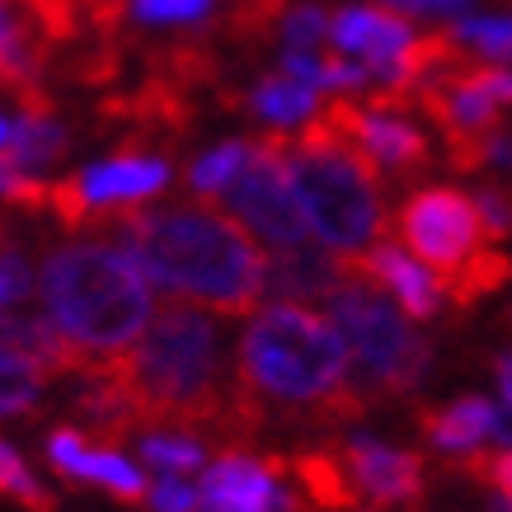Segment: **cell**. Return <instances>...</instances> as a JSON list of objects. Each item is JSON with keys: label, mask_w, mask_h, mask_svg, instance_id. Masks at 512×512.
Wrapping results in <instances>:
<instances>
[{"label": "cell", "mask_w": 512, "mask_h": 512, "mask_svg": "<svg viewBox=\"0 0 512 512\" xmlns=\"http://www.w3.org/2000/svg\"><path fill=\"white\" fill-rule=\"evenodd\" d=\"M104 367L127 395L137 433L179 428L198 433L202 442L217 437L226 447H245L249 437H259L226 381V334L198 301H165L141 339Z\"/></svg>", "instance_id": "cell-1"}, {"label": "cell", "mask_w": 512, "mask_h": 512, "mask_svg": "<svg viewBox=\"0 0 512 512\" xmlns=\"http://www.w3.org/2000/svg\"><path fill=\"white\" fill-rule=\"evenodd\" d=\"M231 386L259 433L278 414L339 428L372 409L367 395L353 386V362L339 325L301 301H273L259 315H249L235 343Z\"/></svg>", "instance_id": "cell-2"}, {"label": "cell", "mask_w": 512, "mask_h": 512, "mask_svg": "<svg viewBox=\"0 0 512 512\" xmlns=\"http://www.w3.org/2000/svg\"><path fill=\"white\" fill-rule=\"evenodd\" d=\"M109 231L141 264V273L170 287L184 301H198L217 315H249L264 296L268 259L245 231V221L217 212L207 198L170 207H118Z\"/></svg>", "instance_id": "cell-3"}, {"label": "cell", "mask_w": 512, "mask_h": 512, "mask_svg": "<svg viewBox=\"0 0 512 512\" xmlns=\"http://www.w3.org/2000/svg\"><path fill=\"white\" fill-rule=\"evenodd\" d=\"M47 320L85 362H113L151 325V278L118 240H71L47 249L38 273Z\"/></svg>", "instance_id": "cell-4"}, {"label": "cell", "mask_w": 512, "mask_h": 512, "mask_svg": "<svg viewBox=\"0 0 512 512\" xmlns=\"http://www.w3.org/2000/svg\"><path fill=\"white\" fill-rule=\"evenodd\" d=\"M282 156L292 170L296 198L306 207L315 240L334 254H362L381 235V170L343 137L334 123L311 118L301 137L282 141Z\"/></svg>", "instance_id": "cell-5"}, {"label": "cell", "mask_w": 512, "mask_h": 512, "mask_svg": "<svg viewBox=\"0 0 512 512\" xmlns=\"http://www.w3.org/2000/svg\"><path fill=\"white\" fill-rule=\"evenodd\" d=\"M329 320L339 325L353 362V386L367 404L400 400L433 372V343L409 325V315L372 278L343 259V282L329 292Z\"/></svg>", "instance_id": "cell-6"}, {"label": "cell", "mask_w": 512, "mask_h": 512, "mask_svg": "<svg viewBox=\"0 0 512 512\" xmlns=\"http://www.w3.org/2000/svg\"><path fill=\"white\" fill-rule=\"evenodd\" d=\"M282 141H287V132L254 137V151H249L245 170L235 174V184L226 188V198H231L235 217L245 221L264 245L301 249V245H315V231H311V221H306L301 198H296L292 170H287V156H282Z\"/></svg>", "instance_id": "cell-7"}, {"label": "cell", "mask_w": 512, "mask_h": 512, "mask_svg": "<svg viewBox=\"0 0 512 512\" xmlns=\"http://www.w3.org/2000/svg\"><path fill=\"white\" fill-rule=\"evenodd\" d=\"M395 231L414 259L437 273V282L456 273L466 264L470 254H480V235H484V221H480V207L470 193L461 188H447V184H428V188H414L409 198L395 207Z\"/></svg>", "instance_id": "cell-8"}, {"label": "cell", "mask_w": 512, "mask_h": 512, "mask_svg": "<svg viewBox=\"0 0 512 512\" xmlns=\"http://www.w3.org/2000/svg\"><path fill=\"white\" fill-rule=\"evenodd\" d=\"M414 104L437 123L442 141L466 137V132H494L503 127L498 118L512 109V66L461 57L423 80L414 90Z\"/></svg>", "instance_id": "cell-9"}, {"label": "cell", "mask_w": 512, "mask_h": 512, "mask_svg": "<svg viewBox=\"0 0 512 512\" xmlns=\"http://www.w3.org/2000/svg\"><path fill=\"white\" fill-rule=\"evenodd\" d=\"M282 480H287V456L226 447L202 475L198 512H315Z\"/></svg>", "instance_id": "cell-10"}, {"label": "cell", "mask_w": 512, "mask_h": 512, "mask_svg": "<svg viewBox=\"0 0 512 512\" xmlns=\"http://www.w3.org/2000/svg\"><path fill=\"white\" fill-rule=\"evenodd\" d=\"M325 123H334L343 137L353 141L376 170L390 174H419L433 165V141L419 123H409L404 109H386V104H353V99H334L320 109Z\"/></svg>", "instance_id": "cell-11"}, {"label": "cell", "mask_w": 512, "mask_h": 512, "mask_svg": "<svg viewBox=\"0 0 512 512\" xmlns=\"http://www.w3.org/2000/svg\"><path fill=\"white\" fill-rule=\"evenodd\" d=\"M339 456L353 475L362 503L404 512H419L428 503V461L419 451L390 447L381 437H343Z\"/></svg>", "instance_id": "cell-12"}, {"label": "cell", "mask_w": 512, "mask_h": 512, "mask_svg": "<svg viewBox=\"0 0 512 512\" xmlns=\"http://www.w3.org/2000/svg\"><path fill=\"white\" fill-rule=\"evenodd\" d=\"M165 184H170V165L160 156H132V151L71 174V188L85 202L94 226H109V212H118V207L151 202L156 193H165Z\"/></svg>", "instance_id": "cell-13"}, {"label": "cell", "mask_w": 512, "mask_h": 512, "mask_svg": "<svg viewBox=\"0 0 512 512\" xmlns=\"http://www.w3.org/2000/svg\"><path fill=\"white\" fill-rule=\"evenodd\" d=\"M47 466L71 484H99L118 503H146V494H151L146 480H141V470L127 456H118V447H104V442H94L80 428L47 433Z\"/></svg>", "instance_id": "cell-14"}, {"label": "cell", "mask_w": 512, "mask_h": 512, "mask_svg": "<svg viewBox=\"0 0 512 512\" xmlns=\"http://www.w3.org/2000/svg\"><path fill=\"white\" fill-rule=\"evenodd\" d=\"M414 38H419L414 24L400 10H390V5H348V10L329 19V43L348 52V57H357V62H367L372 85L386 80V71L400 62L404 47Z\"/></svg>", "instance_id": "cell-15"}, {"label": "cell", "mask_w": 512, "mask_h": 512, "mask_svg": "<svg viewBox=\"0 0 512 512\" xmlns=\"http://www.w3.org/2000/svg\"><path fill=\"white\" fill-rule=\"evenodd\" d=\"M343 259H348L362 278H372L409 320H433V315L447 306V301H442V282H437L433 268H423L409 249L390 245V240H376V245H367L362 254H343Z\"/></svg>", "instance_id": "cell-16"}, {"label": "cell", "mask_w": 512, "mask_h": 512, "mask_svg": "<svg viewBox=\"0 0 512 512\" xmlns=\"http://www.w3.org/2000/svg\"><path fill=\"white\" fill-rule=\"evenodd\" d=\"M343 282V254L320 245H301V249H273L268 259V278L264 292L273 301H329V292Z\"/></svg>", "instance_id": "cell-17"}, {"label": "cell", "mask_w": 512, "mask_h": 512, "mask_svg": "<svg viewBox=\"0 0 512 512\" xmlns=\"http://www.w3.org/2000/svg\"><path fill=\"white\" fill-rule=\"evenodd\" d=\"M494 423H498V409L484 395H456L447 404H423L414 414L419 437L433 451H447V456L475 451L484 437H494Z\"/></svg>", "instance_id": "cell-18"}, {"label": "cell", "mask_w": 512, "mask_h": 512, "mask_svg": "<svg viewBox=\"0 0 512 512\" xmlns=\"http://www.w3.org/2000/svg\"><path fill=\"white\" fill-rule=\"evenodd\" d=\"M287 475L296 480V494L306 498L315 512H357L362 508V494H357L353 475L343 466L339 442L292 451V456H287Z\"/></svg>", "instance_id": "cell-19"}, {"label": "cell", "mask_w": 512, "mask_h": 512, "mask_svg": "<svg viewBox=\"0 0 512 512\" xmlns=\"http://www.w3.org/2000/svg\"><path fill=\"white\" fill-rule=\"evenodd\" d=\"M231 104H245L254 118H264L273 127H292V123H311V113L320 109V90L306 85V80L287 76V71H273V76L254 80Z\"/></svg>", "instance_id": "cell-20"}, {"label": "cell", "mask_w": 512, "mask_h": 512, "mask_svg": "<svg viewBox=\"0 0 512 512\" xmlns=\"http://www.w3.org/2000/svg\"><path fill=\"white\" fill-rule=\"evenodd\" d=\"M512 282V259L503 249H480V254H470L466 264L447 273L442 278V301H447L456 315L475 311L480 301H489L494 292H503Z\"/></svg>", "instance_id": "cell-21"}, {"label": "cell", "mask_w": 512, "mask_h": 512, "mask_svg": "<svg viewBox=\"0 0 512 512\" xmlns=\"http://www.w3.org/2000/svg\"><path fill=\"white\" fill-rule=\"evenodd\" d=\"M66 146H71V127L57 118V109H24L10 132V156L24 174H33L38 165H57Z\"/></svg>", "instance_id": "cell-22"}, {"label": "cell", "mask_w": 512, "mask_h": 512, "mask_svg": "<svg viewBox=\"0 0 512 512\" xmlns=\"http://www.w3.org/2000/svg\"><path fill=\"white\" fill-rule=\"evenodd\" d=\"M141 456L160 475H193V470L207 466V442L198 433L160 428V433H141Z\"/></svg>", "instance_id": "cell-23"}, {"label": "cell", "mask_w": 512, "mask_h": 512, "mask_svg": "<svg viewBox=\"0 0 512 512\" xmlns=\"http://www.w3.org/2000/svg\"><path fill=\"white\" fill-rule=\"evenodd\" d=\"M249 151H254V141H221L212 151H202V156L188 165V188L207 202L221 198V193L235 184V174L245 170Z\"/></svg>", "instance_id": "cell-24"}, {"label": "cell", "mask_w": 512, "mask_h": 512, "mask_svg": "<svg viewBox=\"0 0 512 512\" xmlns=\"http://www.w3.org/2000/svg\"><path fill=\"white\" fill-rule=\"evenodd\" d=\"M47 372L24 353H0V419L33 414L43 400Z\"/></svg>", "instance_id": "cell-25"}, {"label": "cell", "mask_w": 512, "mask_h": 512, "mask_svg": "<svg viewBox=\"0 0 512 512\" xmlns=\"http://www.w3.org/2000/svg\"><path fill=\"white\" fill-rule=\"evenodd\" d=\"M0 498L19 503L24 512H57V494L33 475L29 461H24L19 447H10V442H0Z\"/></svg>", "instance_id": "cell-26"}, {"label": "cell", "mask_w": 512, "mask_h": 512, "mask_svg": "<svg viewBox=\"0 0 512 512\" xmlns=\"http://www.w3.org/2000/svg\"><path fill=\"white\" fill-rule=\"evenodd\" d=\"M287 10H292V0H235L231 15H226V33H231L235 43H264V38H278Z\"/></svg>", "instance_id": "cell-27"}, {"label": "cell", "mask_w": 512, "mask_h": 512, "mask_svg": "<svg viewBox=\"0 0 512 512\" xmlns=\"http://www.w3.org/2000/svg\"><path fill=\"white\" fill-rule=\"evenodd\" d=\"M451 470L461 475V480L480 484L484 494L503 498L512 508V451H466V456H451Z\"/></svg>", "instance_id": "cell-28"}, {"label": "cell", "mask_w": 512, "mask_h": 512, "mask_svg": "<svg viewBox=\"0 0 512 512\" xmlns=\"http://www.w3.org/2000/svg\"><path fill=\"white\" fill-rule=\"evenodd\" d=\"M33 296V264L29 254L19 249V240L0 226V311H10L19 301Z\"/></svg>", "instance_id": "cell-29"}, {"label": "cell", "mask_w": 512, "mask_h": 512, "mask_svg": "<svg viewBox=\"0 0 512 512\" xmlns=\"http://www.w3.org/2000/svg\"><path fill=\"white\" fill-rule=\"evenodd\" d=\"M329 33V15L311 0H292V10L282 19L278 29V43H287V52H315L320 38Z\"/></svg>", "instance_id": "cell-30"}, {"label": "cell", "mask_w": 512, "mask_h": 512, "mask_svg": "<svg viewBox=\"0 0 512 512\" xmlns=\"http://www.w3.org/2000/svg\"><path fill=\"white\" fill-rule=\"evenodd\" d=\"M451 33H456L470 52H489V57L512 62V19H461Z\"/></svg>", "instance_id": "cell-31"}, {"label": "cell", "mask_w": 512, "mask_h": 512, "mask_svg": "<svg viewBox=\"0 0 512 512\" xmlns=\"http://www.w3.org/2000/svg\"><path fill=\"white\" fill-rule=\"evenodd\" d=\"M132 15L146 24H193L212 15V0H132Z\"/></svg>", "instance_id": "cell-32"}, {"label": "cell", "mask_w": 512, "mask_h": 512, "mask_svg": "<svg viewBox=\"0 0 512 512\" xmlns=\"http://www.w3.org/2000/svg\"><path fill=\"white\" fill-rule=\"evenodd\" d=\"M475 207H480L484 235H489V240H508L512 235V188L484 184L480 193H475Z\"/></svg>", "instance_id": "cell-33"}, {"label": "cell", "mask_w": 512, "mask_h": 512, "mask_svg": "<svg viewBox=\"0 0 512 512\" xmlns=\"http://www.w3.org/2000/svg\"><path fill=\"white\" fill-rule=\"evenodd\" d=\"M151 512H198V489L188 484V475H160L146 494Z\"/></svg>", "instance_id": "cell-34"}, {"label": "cell", "mask_w": 512, "mask_h": 512, "mask_svg": "<svg viewBox=\"0 0 512 512\" xmlns=\"http://www.w3.org/2000/svg\"><path fill=\"white\" fill-rule=\"evenodd\" d=\"M390 10H400V15H456V10H466L470 0H381Z\"/></svg>", "instance_id": "cell-35"}, {"label": "cell", "mask_w": 512, "mask_h": 512, "mask_svg": "<svg viewBox=\"0 0 512 512\" xmlns=\"http://www.w3.org/2000/svg\"><path fill=\"white\" fill-rule=\"evenodd\" d=\"M494 381H498V390H503V404H512V348L494 357Z\"/></svg>", "instance_id": "cell-36"}, {"label": "cell", "mask_w": 512, "mask_h": 512, "mask_svg": "<svg viewBox=\"0 0 512 512\" xmlns=\"http://www.w3.org/2000/svg\"><path fill=\"white\" fill-rule=\"evenodd\" d=\"M494 437H503V442H512V404H503V409H498V423H494Z\"/></svg>", "instance_id": "cell-37"}, {"label": "cell", "mask_w": 512, "mask_h": 512, "mask_svg": "<svg viewBox=\"0 0 512 512\" xmlns=\"http://www.w3.org/2000/svg\"><path fill=\"white\" fill-rule=\"evenodd\" d=\"M10 132H15V123H10V118H0V151H10Z\"/></svg>", "instance_id": "cell-38"}, {"label": "cell", "mask_w": 512, "mask_h": 512, "mask_svg": "<svg viewBox=\"0 0 512 512\" xmlns=\"http://www.w3.org/2000/svg\"><path fill=\"white\" fill-rule=\"evenodd\" d=\"M5 15H10V0H0V19H5Z\"/></svg>", "instance_id": "cell-39"}, {"label": "cell", "mask_w": 512, "mask_h": 512, "mask_svg": "<svg viewBox=\"0 0 512 512\" xmlns=\"http://www.w3.org/2000/svg\"><path fill=\"white\" fill-rule=\"evenodd\" d=\"M357 512H372V508H357Z\"/></svg>", "instance_id": "cell-40"}]
</instances>
